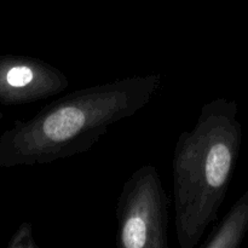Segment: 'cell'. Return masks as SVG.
Returning <instances> with one entry per match:
<instances>
[{"mask_svg":"<svg viewBox=\"0 0 248 248\" xmlns=\"http://www.w3.org/2000/svg\"><path fill=\"white\" fill-rule=\"evenodd\" d=\"M237 106L216 98L179 135L172 159L174 227L181 248H194L218 218L241 145Z\"/></svg>","mask_w":248,"mask_h":248,"instance_id":"cell-1","label":"cell"},{"mask_svg":"<svg viewBox=\"0 0 248 248\" xmlns=\"http://www.w3.org/2000/svg\"><path fill=\"white\" fill-rule=\"evenodd\" d=\"M161 84L159 73L131 75L55 99L19 130L22 161L51 164L87 153L111 126L147 107Z\"/></svg>","mask_w":248,"mask_h":248,"instance_id":"cell-2","label":"cell"},{"mask_svg":"<svg viewBox=\"0 0 248 248\" xmlns=\"http://www.w3.org/2000/svg\"><path fill=\"white\" fill-rule=\"evenodd\" d=\"M121 248L169 247L170 199L156 167L145 164L124 183L115 208Z\"/></svg>","mask_w":248,"mask_h":248,"instance_id":"cell-3","label":"cell"},{"mask_svg":"<svg viewBox=\"0 0 248 248\" xmlns=\"http://www.w3.org/2000/svg\"><path fill=\"white\" fill-rule=\"evenodd\" d=\"M248 230V191L236 201L219 224L213 228L201 248H237Z\"/></svg>","mask_w":248,"mask_h":248,"instance_id":"cell-4","label":"cell"}]
</instances>
